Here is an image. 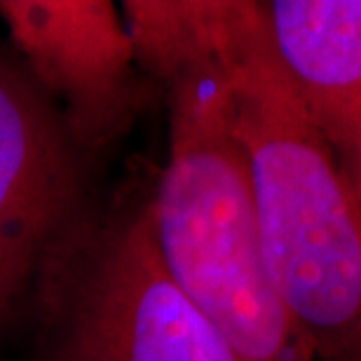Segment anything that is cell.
Returning a JSON list of instances; mask_svg holds the SVG:
<instances>
[{"label": "cell", "instance_id": "1", "mask_svg": "<svg viewBox=\"0 0 361 361\" xmlns=\"http://www.w3.org/2000/svg\"><path fill=\"white\" fill-rule=\"evenodd\" d=\"M125 26L150 73L202 59L221 75L265 261L319 361H361V200L284 73L261 3L132 0Z\"/></svg>", "mask_w": 361, "mask_h": 361}, {"label": "cell", "instance_id": "2", "mask_svg": "<svg viewBox=\"0 0 361 361\" xmlns=\"http://www.w3.org/2000/svg\"><path fill=\"white\" fill-rule=\"evenodd\" d=\"M153 75L169 90V150L148 207L171 279L240 361H319L272 281L221 75L202 59Z\"/></svg>", "mask_w": 361, "mask_h": 361}, {"label": "cell", "instance_id": "3", "mask_svg": "<svg viewBox=\"0 0 361 361\" xmlns=\"http://www.w3.org/2000/svg\"><path fill=\"white\" fill-rule=\"evenodd\" d=\"M56 288L63 361H240L171 279L148 200L75 247Z\"/></svg>", "mask_w": 361, "mask_h": 361}, {"label": "cell", "instance_id": "4", "mask_svg": "<svg viewBox=\"0 0 361 361\" xmlns=\"http://www.w3.org/2000/svg\"><path fill=\"white\" fill-rule=\"evenodd\" d=\"M71 129L0 59V319L59 249L78 204Z\"/></svg>", "mask_w": 361, "mask_h": 361}, {"label": "cell", "instance_id": "5", "mask_svg": "<svg viewBox=\"0 0 361 361\" xmlns=\"http://www.w3.org/2000/svg\"><path fill=\"white\" fill-rule=\"evenodd\" d=\"M14 45L35 78L66 101L71 134L104 141L134 104V47L125 21L106 0L0 3Z\"/></svg>", "mask_w": 361, "mask_h": 361}, {"label": "cell", "instance_id": "6", "mask_svg": "<svg viewBox=\"0 0 361 361\" xmlns=\"http://www.w3.org/2000/svg\"><path fill=\"white\" fill-rule=\"evenodd\" d=\"M268 40L324 139L361 178V0L261 3Z\"/></svg>", "mask_w": 361, "mask_h": 361}, {"label": "cell", "instance_id": "7", "mask_svg": "<svg viewBox=\"0 0 361 361\" xmlns=\"http://www.w3.org/2000/svg\"><path fill=\"white\" fill-rule=\"evenodd\" d=\"M357 195H359V200H361V178L357 180Z\"/></svg>", "mask_w": 361, "mask_h": 361}]
</instances>
